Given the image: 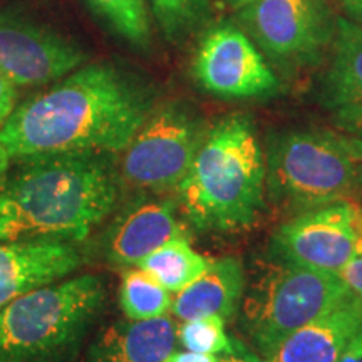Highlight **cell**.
Here are the masks:
<instances>
[{
    "instance_id": "6da1fadb",
    "label": "cell",
    "mask_w": 362,
    "mask_h": 362,
    "mask_svg": "<svg viewBox=\"0 0 362 362\" xmlns=\"http://www.w3.org/2000/svg\"><path fill=\"white\" fill-rule=\"evenodd\" d=\"M153 110L149 89L119 67H78L12 111L0 126V171L21 158L123 153Z\"/></svg>"
},
{
    "instance_id": "7a4b0ae2",
    "label": "cell",
    "mask_w": 362,
    "mask_h": 362,
    "mask_svg": "<svg viewBox=\"0 0 362 362\" xmlns=\"http://www.w3.org/2000/svg\"><path fill=\"white\" fill-rule=\"evenodd\" d=\"M4 170L0 243H79L115 211L119 197L121 180L110 153L29 156Z\"/></svg>"
},
{
    "instance_id": "3957f363",
    "label": "cell",
    "mask_w": 362,
    "mask_h": 362,
    "mask_svg": "<svg viewBox=\"0 0 362 362\" xmlns=\"http://www.w3.org/2000/svg\"><path fill=\"white\" fill-rule=\"evenodd\" d=\"M265 156L248 116L208 129L192 168L176 188L181 215L202 232H240L265 208Z\"/></svg>"
},
{
    "instance_id": "277c9868",
    "label": "cell",
    "mask_w": 362,
    "mask_h": 362,
    "mask_svg": "<svg viewBox=\"0 0 362 362\" xmlns=\"http://www.w3.org/2000/svg\"><path fill=\"white\" fill-rule=\"evenodd\" d=\"M106 302L98 275L40 285L0 309V362H69Z\"/></svg>"
},
{
    "instance_id": "5b68a950",
    "label": "cell",
    "mask_w": 362,
    "mask_h": 362,
    "mask_svg": "<svg viewBox=\"0 0 362 362\" xmlns=\"http://www.w3.org/2000/svg\"><path fill=\"white\" fill-rule=\"evenodd\" d=\"M270 197L307 208L347 200L362 188V141L327 131H292L270 144L265 160Z\"/></svg>"
},
{
    "instance_id": "8992f818",
    "label": "cell",
    "mask_w": 362,
    "mask_h": 362,
    "mask_svg": "<svg viewBox=\"0 0 362 362\" xmlns=\"http://www.w3.org/2000/svg\"><path fill=\"white\" fill-rule=\"evenodd\" d=\"M351 293L337 274L277 264L253 285L243 304V324L264 357L297 329L314 322Z\"/></svg>"
},
{
    "instance_id": "52a82bcc",
    "label": "cell",
    "mask_w": 362,
    "mask_h": 362,
    "mask_svg": "<svg viewBox=\"0 0 362 362\" xmlns=\"http://www.w3.org/2000/svg\"><path fill=\"white\" fill-rule=\"evenodd\" d=\"M206 129L192 110L168 103L151 115L121 160V180L131 188L160 194L176 189L192 168Z\"/></svg>"
},
{
    "instance_id": "ba28073f",
    "label": "cell",
    "mask_w": 362,
    "mask_h": 362,
    "mask_svg": "<svg viewBox=\"0 0 362 362\" xmlns=\"http://www.w3.org/2000/svg\"><path fill=\"white\" fill-rule=\"evenodd\" d=\"M362 252L361 208L347 200L302 210L277 226L270 253L277 264L339 274Z\"/></svg>"
},
{
    "instance_id": "9c48e42d",
    "label": "cell",
    "mask_w": 362,
    "mask_h": 362,
    "mask_svg": "<svg viewBox=\"0 0 362 362\" xmlns=\"http://www.w3.org/2000/svg\"><path fill=\"white\" fill-rule=\"evenodd\" d=\"M194 78L203 89L226 99L264 98L279 81L252 40L232 25H221L203 37L193 61Z\"/></svg>"
},
{
    "instance_id": "30bf717a",
    "label": "cell",
    "mask_w": 362,
    "mask_h": 362,
    "mask_svg": "<svg viewBox=\"0 0 362 362\" xmlns=\"http://www.w3.org/2000/svg\"><path fill=\"white\" fill-rule=\"evenodd\" d=\"M86 62L72 40L25 17L0 12V72L16 86L52 83Z\"/></svg>"
},
{
    "instance_id": "8fae6325",
    "label": "cell",
    "mask_w": 362,
    "mask_h": 362,
    "mask_svg": "<svg viewBox=\"0 0 362 362\" xmlns=\"http://www.w3.org/2000/svg\"><path fill=\"white\" fill-rule=\"evenodd\" d=\"M178 202L139 194L112 220L104 235V255L115 265H138L175 238H188Z\"/></svg>"
},
{
    "instance_id": "7c38bea8",
    "label": "cell",
    "mask_w": 362,
    "mask_h": 362,
    "mask_svg": "<svg viewBox=\"0 0 362 362\" xmlns=\"http://www.w3.org/2000/svg\"><path fill=\"white\" fill-rule=\"evenodd\" d=\"M245 22L260 47L279 61L309 57L324 42L317 0H255L245 7Z\"/></svg>"
},
{
    "instance_id": "4fadbf2b",
    "label": "cell",
    "mask_w": 362,
    "mask_h": 362,
    "mask_svg": "<svg viewBox=\"0 0 362 362\" xmlns=\"http://www.w3.org/2000/svg\"><path fill=\"white\" fill-rule=\"evenodd\" d=\"M83 265L74 243L2 242L0 243V309L22 293L66 279Z\"/></svg>"
},
{
    "instance_id": "5bb4252c",
    "label": "cell",
    "mask_w": 362,
    "mask_h": 362,
    "mask_svg": "<svg viewBox=\"0 0 362 362\" xmlns=\"http://www.w3.org/2000/svg\"><path fill=\"white\" fill-rule=\"evenodd\" d=\"M362 329V298L347 297L314 322L282 339L264 362H339Z\"/></svg>"
},
{
    "instance_id": "9a60e30c",
    "label": "cell",
    "mask_w": 362,
    "mask_h": 362,
    "mask_svg": "<svg viewBox=\"0 0 362 362\" xmlns=\"http://www.w3.org/2000/svg\"><path fill=\"white\" fill-rule=\"evenodd\" d=\"M176 329L168 315L116 320L94 337L83 362H168L176 351Z\"/></svg>"
},
{
    "instance_id": "2e32d148",
    "label": "cell",
    "mask_w": 362,
    "mask_h": 362,
    "mask_svg": "<svg viewBox=\"0 0 362 362\" xmlns=\"http://www.w3.org/2000/svg\"><path fill=\"white\" fill-rule=\"evenodd\" d=\"M245 291V272L235 257L211 260L206 272L176 293L171 310L176 319L220 315L228 320L237 314Z\"/></svg>"
},
{
    "instance_id": "e0dca14e",
    "label": "cell",
    "mask_w": 362,
    "mask_h": 362,
    "mask_svg": "<svg viewBox=\"0 0 362 362\" xmlns=\"http://www.w3.org/2000/svg\"><path fill=\"white\" fill-rule=\"evenodd\" d=\"M324 103L341 111L362 106V27L342 22L324 79Z\"/></svg>"
},
{
    "instance_id": "ac0fdd59",
    "label": "cell",
    "mask_w": 362,
    "mask_h": 362,
    "mask_svg": "<svg viewBox=\"0 0 362 362\" xmlns=\"http://www.w3.org/2000/svg\"><path fill=\"white\" fill-rule=\"evenodd\" d=\"M210 264L211 260L189 245L188 238H175L134 267L151 274L168 292L178 293L205 274Z\"/></svg>"
},
{
    "instance_id": "d6986e66",
    "label": "cell",
    "mask_w": 362,
    "mask_h": 362,
    "mask_svg": "<svg viewBox=\"0 0 362 362\" xmlns=\"http://www.w3.org/2000/svg\"><path fill=\"white\" fill-rule=\"evenodd\" d=\"M171 292L166 291L146 270H126L119 285V307L126 319L149 320L166 315L171 309Z\"/></svg>"
},
{
    "instance_id": "ffe728a7",
    "label": "cell",
    "mask_w": 362,
    "mask_h": 362,
    "mask_svg": "<svg viewBox=\"0 0 362 362\" xmlns=\"http://www.w3.org/2000/svg\"><path fill=\"white\" fill-rule=\"evenodd\" d=\"M89 6L117 34L136 45L149 40V21L144 0H88Z\"/></svg>"
},
{
    "instance_id": "44dd1931",
    "label": "cell",
    "mask_w": 362,
    "mask_h": 362,
    "mask_svg": "<svg viewBox=\"0 0 362 362\" xmlns=\"http://www.w3.org/2000/svg\"><path fill=\"white\" fill-rule=\"evenodd\" d=\"M176 337L187 351L214 356L232 351L235 342V339L226 336L225 319H221L220 315L183 320V324L176 329Z\"/></svg>"
},
{
    "instance_id": "7402d4cb",
    "label": "cell",
    "mask_w": 362,
    "mask_h": 362,
    "mask_svg": "<svg viewBox=\"0 0 362 362\" xmlns=\"http://www.w3.org/2000/svg\"><path fill=\"white\" fill-rule=\"evenodd\" d=\"M153 11L166 34L192 29L206 11L208 0H151Z\"/></svg>"
},
{
    "instance_id": "603a6c76",
    "label": "cell",
    "mask_w": 362,
    "mask_h": 362,
    "mask_svg": "<svg viewBox=\"0 0 362 362\" xmlns=\"http://www.w3.org/2000/svg\"><path fill=\"white\" fill-rule=\"evenodd\" d=\"M337 275L342 279L351 293L362 298V252L357 253Z\"/></svg>"
},
{
    "instance_id": "cb8c5ba5",
    "label": "cell",
    "mask_w": 362,
    "mask_h": 362,
    "mask_svg": "<svg viewBox=\"0 0 362 362\" xmlns=\"http://www.w3.org/2000/svg\"><path fill=\"white\" fill-rule=\"evenodd\" d=\"M16 98L17 86L0 72V126L6 123L8 116L12 115V111L16 110V107H13Z\"/></svg>"
},
{
    "instance_id": "d4e9b609",
    "label": "cell",
    "mask_w": 362,
    "mask_h": 362,
    "mask_svg": "<svg viewBox=\"0 0 362 362\" xmlns=\"http://www.w3.org/2000/svg\"><path fill=\"white\" fill-rule=\"evenodd\" d=\"M218 362H264L262 357L255 352L248 349V347L238 339H235L232 351L225 352L218 356Z\"/></svg>"
},
{
    "instance_id": "484cf974",
    "label": "cell",
    "mask_w": 362,
    "mask_h": 362,
    "mask_svg": "<svg viewBox=\"0 0 362 362\" xmlns=\"http://www.w3.org/2000/svg\"><path fill=\"white\" fill-rule=\"evenodd\" d=\"M168 362H218V356L214 354H200V352L192 351H175Z\"/></svg>"
},
{
    "instance_id": "4316f807",
    "label": "cell",
    "mask_w": 362,
    "mask_h": 362,
    "mask_svg": "<svg viewBox=\"0 0 362 362\" xmlns=\"http://www.w3.org/2000/svg\"><path fill=\"white\" fill-rule=\"evenodd\" d=\"M339 362H362V329L356 334L349 346L346 347Z\"/></svg>"
},
{
    "instance_id": "83f0119b",
    "label": "cell",
    "mask_w": 362,
    "mask_h": 362,
    "mask_svg": "<svg viewBox=\"0 0 362 362\" xmlns=\"http://www.w3.org/2000/svg\"><path fill=\"white\" fill-rule=\"evenodd\" d=\"M226 2H228L230 6H233V7H247L248 4L255 2V0H226Z\"/></svg>"
},
{
    "instance_id": "f1b7e54d",
    "label": "cell",
    "mask_w": 362,
    "mask_h": 362,
    "mask_svg": "<svg viewBox=\"0 0 362 362\" xmlns=\"http://www.w3.org/2000/svg\"><path fill=\"white\" fill-rule=\"evenodd\" d=\"M354 126H356V129L359 131V133L362 134V111L359 112V115L356 116V119H354Z\"/></svg>"
},
{
    "instance_id": "f546056e",
    "label": "cell",
    "mask_w": 362,
    "mask_h": 362,
    "mask_svg": "<svg viewBox=\"0 0 362 362\" xmlns=\"http://www.w3.org/2000/svg\"><path fill=\"white\" fill-rule=\"evenodd\" d=\"M352 4H354V8H356V12L359 13V16L362 17V0H354V2H352Z\"/></svg>"
},
{
    "instance_id": "4dcf8cb0",
    "label": "cell",
    "mask_w": 362,
    "mask_h": 362,
    "mask_svg": "<svg viewBox=\"0 0 362 362\" xmlns=\"http://www.w3.org/2000/svg\"><path fill=\"white\" fill-rule=\"evenodd\" d=\"M361 220H362V208H361Z\"/></svg>"
}]
</instances>
